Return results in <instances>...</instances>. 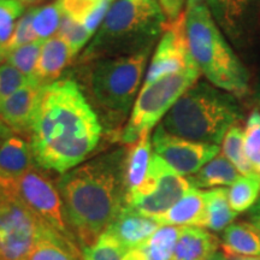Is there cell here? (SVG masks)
<instances>
[{
	"mask_svg": "<svg viewBox=\"0 0 260 260\" xmlns=\"http://www.w3.org/2000/svg\"><path fill=\"white\" fill-rule=\"evenodd\" d=\"M103 125L77 81L44 86L29 130L35 165L63 175L87 161L99 145Z\"/></svg>",
	"mask_w": 260,
	"mask_h": 260,
	"instance_id": "cell-1",
	"label": "cell"
},
{
	"mask_svg": "<svg viewBox=\"0 0 260 260\" xmlns=\"http://www.w3.org/2000/svg\"><path fill=\"white\" fill-rule=\"evenodd\" d=\"M125 151L98 155L57 180L67 222L80 249L93 245L125 206Z\"/></svg>",
	"mask_w": 260,
	"mask_h": 260,
	"instance_id": "cell-2",
	"label": "cell"
},
{
	"mask_svg": "<svg viewBox=\"0 0 260 260\" xmlns=\"http://www.w3.org/2000/svg\"><path fill=\"white\" fill-rule=\"evenodd\" d=\"M152 50L149 46L129 56L80 65V87L110 130L118 129L133 110Z\"/></svg>",
	"mask_w": 260,
	"mask_h": 260,
	"instance_id": "cell-3",
	"label": "cell"
},
{
	"mask_svg": "<svg viewBox=\"0 0 260 260\" xmlns=\"http://www.w3.org/2000/svg\"><path fill=\"white\" fill-rule=\"evenodd\" d=\"M168 18L158 0H115L77 64L136 53L154 46Z\"/></svg>",
	"mask_w": 260,
	"mask_h": 260,
	"instance_id": "cell-4",
	"label": "cell"
},
{
	"mask_svg": "<svg viewBox=\"0 0 260 260\" xmlns=\"http://www.w3.org/2000/svg\"><path fill=\"white\" fill-rule=\"evenodd\" d=\"M243 119L239 98L199 80L177 100L160 124L172 135L219 146L229 129Z\"/></svg>",
	"mask_w": 260,
	"mask_h": 260,
	"instance_id": "cell-5",
	"label": "cell"
},
{
	"mask_svg": "<svg viewBox=\"0 0 260 260\" xmlns=\"http://www.w3.org/2000/svg\"><path fill=\"white\" fill-rule=\"evenodd\" d=\"M186 12L190 54L200 74L213 86L240 98L249 92V73L220 30L207 5Z\"/></svg>",
	"mask_w": 260,
	"mask_h": 260,
	"instance_id": "cell-6",
	"label": "cell"
},
{
	"mask_svg": "<svg viewBox=\"0 0 260 260\" xmlns=\"http://www.w3.org/2000/svg\"><path fill=\"white\" fill-rule=\"evenodd\" d=\"M200 71L197 65L180 73L168 75L154 82L142 86L124 128L121 141L125 146L134 144L140 136L151 133L164 119L180 98L199 81Z\"/></svg>",
	"mask_w": 260,
	"mask_h": 260,
	"instance_id": "cell-7",
	"label": "cell"
},
{
	"mask_svg": "<svg viewBox=\"0 0 260 260\" xmlns=\"http://www.w3.org/2000/svg\"><path fill=\"white\" fill-rule=\"evenodd\" d=\"M47 230L21 199L14 182L0 181V260H25Z\"/></svg>",
	"mask_w": 260,
	"mask_h": 260,
	"instance_id": "cell-8",
	"label": "cell"
},
{
	"mask_svg": "<svg viewBox=\"0 0 260 260\" xmlns=\"http://www.w3.org/2000/svg\"><path fill=\"white\" fill-rule=\"evenodd\" d=\"M190 188L187 177L177 174L153 152L147 176L141 186L126 195L125 206L152 218L167 212Z\"/></svg>",
	"mask_w": 260,
	"mask_h": 260,
	"instance_id": "cell-9",
	"label": "cell"
},
{
	"mask_svg": "<svg viewBox=\"0 0 260 260\" xmlns=\"http://www.w3.org/2000/svg\"><path fill=\"white\" fill-rule=\"evenodd\" d=\"M47 172L35 165L14 182L15 189L23 203L45 225L68 241L77 245L67 222L63 200L57 183H54Z\"/></svg>",
	"mask_w": 260,
	"mask_h": 260,
	"instance_id": "cell-10",
	"label": "cell"
},
{
	"mask_svg": "<svg viewBox=\"0 0 260 260\" xmlns=\"http://www.w3.org/2000/svg\"><path fill=\"white\" fill-rule=\"evenodd\" d=\"M195 61L190 54L186 31V12L165 24L157 47L152 54L144 84H149L161 77L180 73L193 67Z\"/></svg>",
	"mask_w": 260,
	"mask_h": 260,
	"instance_id": "cell-11",
	"label": "cell"
},
{
	"mask_svg": "<svg viewBox=\"0 0 260 260\" xmlns=\"http://www.w3.org/2000/svg\"><path fill=\"white\" fill-rule=\"evenodd\" d=\"M153 152L181 176L188 177L219 154L218 145L203 144L172 135L159 124L152 135Z\"/></svg>",
	"mask_w": 260,
	"mask_h": 260,
	"instance_id": "cell-12",
	"label": "cell"
},
{
	"mask_svg": "<svg viewBox=\"0 0 260 260\" xmlns=\"http://www.w3.org/2000/svg\"><path fill=\"white\" fill-rule=\"evenodd\" d=\"M211 15L229 41L246 47L260 25V0H209Z\"/></svg>",
	"mask_w": 260,
	"mask_h": 260,
	"instance_id": "cell-13",
	"label": "cell"
},
{
	"mask_svg": "<svg viewBox=\"0 0 260 260\" xmlns=\"http://www.w3.org/2000/svg\"><path fill=\"white\" fill-rule=\"evenodd\" d=\"M42 87L32 80L27 86L0 103V118L17 135L29 134Z\"/></svg>",
	"mask_w": 260,
	"mask_h": 260,
	"instance_id": "cell-14",
	"label": "cell"
},
{
	"mask_svg": "<svg viewBox=\"0 0 260 260\" xmlns=\"http://www.w3.org/2000/svg\"><path fill=\"white\" fill-rule=\"evenodd\" d=\"M161 225L149 217L142 216L124 206L106 233L112 235L126 251L144 245Z\"/></svg>",
	"mask_w": 260,
	"mask_h": 260,
	"instance_id": "cell-15",
	"label": "cell"
},
{
	"mask_svg": "<svg viewBox=\"0 0 260 260\" xmlns=\"http://www.w3.org/2000/svg\"><path fill=\"white\" fill-rule=\"evenodd\" d=\"M74 53L69 45L59 37L44 41L35 68L34 80L41 86H47L60 79L67 68L74 63Z\"/></svg>",
	"mask_w": 260,
	"mask_h": 260,
	"instance_id": "cell-16",
	"label": "cell"
},
{
	"mask_svg": "<svg viewBox=\"0 0 260 260\" xmlns=\"http://www.w3.org/2000/svg\"><path fill=\"white\" fill-rule=\"evenodd\" d=\"M34 167L29 140L14 134L0 145V181H17Z\"/></svg>",
	"mask_w": 260,
	"mask_h": 260,
	"instance_id": "cell-17",
	"label": "cell"
},
{
	"mask_svg": "<svg viewBox=\"0 0 260 260\" xmlns=\"http://www.w3.org/2000/svg\"><path fill=\"white\" fill-rule=\"evenodd\" d=\"M220 240L199 226H182L171 260H209L218 251Z\"/></svg>",
	"mask_w": 260,
	"mask_h": 260,
	"instance_id": "cell-18",
	"label": "cell"
},
{
	"mask_svg": "<svg viewBox=\"0 0 260 260\" xmlns=\"http://www.w3.org/2000/svg\"><path fill=\"white\" fill-rule=\"evenodd\" d=\"M205 213V190L191 187L167 212L152 217L160 225L199 226Z\"/></svg>",
	"mask_w": 260,
	"mask_h": 260,
	"instance_id": "cell-19",
	"label": "cell"
},
{
	"mask_svg": "<svg viewBox=\"0 0 260 260\" xmlns=\"http://www.w3.org/2000/svg\"><path fill=\"white\" fill-rule=\"evenodd\" d=\"M151 133L140 136L138 141L126 146L124 158V187L125 197L133 193L145 181L153 157Z\"/></svg>",
	"mask_w": 260,
	"mask_h": 260,
	"instance_id": "cell-20",
	"label": "cell"
},
{
	"mask_svg": "<svg viewBox=\"0 0 260 260\" xmlns=\"http://www.w3.org/2000/svg\"><path fill=\"white\" fill-rule=\"evenodd\" d=\"M220 247L226 256H260V234L249 222H234L223 232Z\"/></svg>",
	"mask_w": 260,
	"mask_h": 260,
	"instance_id": "cell-21",
	"label": "cell"
},
{
	"mask_svg": "<svg viewBox=\"0 0 260 260\" xmlns=\"http://www.w3.org/2000/svg\"><path fill=\"white\" fill-rule=\"evenodd\" d=\"M240 176L241 174L237 169L222 153H219L205 164L199 171L188 176L187 180L193 188L209 190L213 188L230 187Z\"/></svg>",
	"mask_w": 260,
	"mask_h": 260,
	"instance_id": "cell-22",
	"label": "cell"
},
{
	"mask_svg": "<svg viewBox=\"0 0 260 260\" xmlns=\"http://www.w3.org/2000/svg\"><path fill=\"white\" fill-rule=\"evenodd\" d=\"M236 217L228 199V188L205 190V213L200 228L213 233L224 232Z\"/></svg>",
	"mask_w": 260,
	"mask_h": 260,
	"instance_id": "cell-23",
	"label": "cell"
},
{
	"mask_svg": "<svg viewBox=\"0 0 260 260\" xmlns=\"http://www.w3.org/2000/svg\"><path fill=\"white\" fill-rule=\"evenodd\" d=\"M25 260H83L80 247L50 229L40 237Z\"/></svg>",
	"mask_w": 260,
	"mask_h": 260,
	"instance_id": "cell-24",
	"label": "cell"
},
{
	"mask_svg": "<svg viewBox=\"0 0 260 260\" xmlns=\"http://www.w3.org/2000/svg\"><path fill=\"white\" fill-rule=\"evenodd\" d=\"M222 154L245 176H258L255 169L246 154L245 128L235 125L226 133L222 141ZM259 177V176H258Z\"/></svg>",
	"mask_w": 260,
	"mask_h": 260,
	"instance_id": "cell-25",
	"label": "cell"
},
{
	"mask_svg": "<svg viewBox=\"0 0 260 260\" xmlns=\"http://www.w3.org/2000/svg\"><path fill=\"white\" fill-rule=\"evenodd\" d=\"M260 198V177L241 175L228 188V199L233 211L242 213L249 211Z\"/></svg>",
	"mask_w": 260,
	"mask_h": 260,
	"instance_id": "cell-26",
	"label": "cell"
},
{
	"mask_svg": "<svg viewBox=\"0 0 260 260\" xmlns=\"http://www.w3.org/2000/svg\"><path fill=\"white\" fill-rule=\"evenodd\" d=\"M63 16L64 12L57 0L50 4L32 8L31 25L38 40L46 41L56 37Z\"/></svg>",
	"mask_w": 260,
	"mask_h": 260,
	"instance_id": "cell-27",
	"label": "cell"
},
{
	"mask_svg": "<svg viewBox=\"0 0 260 260\" xmlns=\"http://www.w3.org/2000/svg\"><path fill=\"white\" fill-rule=\"evenodd\" d=\"M181 230L182 226L161 225L144 245L139 247L152 260H171Z\"/></svg>",
	"mask_w": 260,
	"mask_h": 260,
	"instance_id": "cell-28",
	"label": "cell"
},
{
	"mask_svg": "<svg viewBox=\"0 0 260 260\" xmlns=\"http://www.w3.org/2000/svg\"><path fill=\"white\" fill-rule=\"evenodd\" d=\"M18 0H0V64L6 61V45L11 39L18 19L27 11Z\"/></svg>",
	"mask_w": 260,
	"mask_h": 260,
	"instance_id": "cell-29",
	"label": "cell"
},
{
	"mask_svg": "<svg viewBox=\"0 0 260 260\" xmlns=\"http://www.w3.org/2000/svg\"><path fill=\"white\" fill-rule=\"evenodd\" d=\"M81 253L83 260H123L126 249L105 232L93 245L81 249Z\"/></svg>",
	"mask_w": 260,
	"mask_h": 260,
	"instance_id": "cell-30",
	"label": "cell"
},
{
	"mask_svg": "<svg viewBox=\"0 0 260 260\" xmlns=\"http://www.w3.org/2000/svg\"><path fill=\"white\" fill-rule=\"evenodd\" d=\"M42 45H44V41L37 40L16 48L8 54L6 61L18 71H21L24 76L34 80L35 68H37Z\"/></svg>",
	"mask_w": 260,
	"mask_h": 260,
	"instance_id": "cell-31",
	"label": "cell"
},
{
	"mask_svg": "<svg viewBox=\"0 0 260 260\" xmlns=\"http://www.w3.org/2000/svg\"><path fill=\"white\" fill-rule=\"evenodd\" d=\"M57 37L63 39L69 45L74 56L77 57L80 56V52L84 50L87 45L89 44L93 35L80 22L75 21L74 18L64 15L63 18H61L60 27L57 32Z\"/></svg>",
	"mask_w": 260,
	"mask_h": 260,
	"instance_id": "cell-32",
	"label": "cell"
},
{
	"mask_svg": "<svg viewBox=\"0 0 260 260\" xmlns=\"http://www.w3.org/2000/svg\"><path fill=\"white\" fill-rule=\"evenodd\" d=\"M246 154L254 169L260 164V110L254 109L245 126ZM256 172V171H255Z\"/></svg>",
	"mask_w": 260,
	"mask_h": 260,
	"instance_id": "cell-33",
	"label": "cell"
},
{
	"mask_svg": "<svg viewBox=\"0 0 260 260\" xmlns=\"http://www.w3.org/2000/svg\"><path fill=\"white\" fill-rule=\"evenodd\" d=\"M30 81L32 80L24 76L8 61L0 64V103L27 86Z\"/></svg>",
	"mask_w": 260,
	"mask_h": 260,
	"instance_id": "cell-34",
	"label": "cell"
},
{
	"mask_svg": "<svg viewBox=\"0 0 260 260\" xmlns=\"http://www.w3.org/2000/svg\"><path fill=\"white\" fill-rule=\"evenodd\" d=\"M31 17H32V8L28 9L25 14L18 19L17 24L12 34L11 39L6 45V54L10 52L16 50V48L24 46V45L30 44L32 41H37L38 38L35 35L34 30H32L31 25Z\"/></svg>",
	"mask_w": 260,
	"mask_h": 260,
	"instance_id": "cell-35",
	"label": "cell"
},
{
	"mask_svg": "<svg viewBox=\"0 0 260 260\" xmlns=\"http://www.w3.org/2000/svg\"><path fill=\"white\" fill-rule=\"evenodd\" d=\"M57 2L63 10L64 15L81 23L104 0H57Z\"/></svg>",
	"mask_w": 260,
	"mask_h": 260,
	"instance_id": "cell-36",
	"label": "cell"
},
{
	"mask_svg": "<svg viewBox=\"0 0 260 260\" xmlns=\"http://www.w3.org/2000/svg\"><path fill=\"white\" fill-rule=\"evenodd\" d=\"M187 0H158L168 21H174L184 12Z\"/></svg>",
	"mask_w": 260,
	"mask_h": 260,
	"instance_id": "cell-37",
	"label": "cell"
},
{
	"mask_svg": "<svg viewBox=\"0 0 260 260\" xmlns=\"http://www.w3.org/2000/svg\"><path fill=\"white\" fill-rule=\"evenodd\" d=\"M248 222L251 223L260 234V198L255 203L254 206L248 211Z\"/></svg>",
	"mask_w": 260,
	"mask_h": 260,
	"instance_id": "cell-38",
	"label": "cell"
},
{
	"mask_svg": "<svg viewBox=\"0 0 260 260\" xmlns=\"http://www.w3.org/2000/svg\"><path fill=\"white\" fill-rule=\"evenodd\" d=\"M123 260H152L149 256L146 254L144 249L141 247H136V248H132L126 251L124 259Z\"/></svg>",
	"mask_w": 260,
	"mask_h": 260,
	"instance_id": "cell-39",
	"label": "cell"
},
{
	"mask_svg": "<svg viewBox=\"0 0 260 260\" xmlns=\"http://www.w3.org/2000/svg\"><path fill=\"white\" fill-rule=\"evenodd\" d=\"M15 133L9 128L8 124H6L2 118H0V145H2L6 139H9L10 136H12Z\"/></svg>",
	"mask_w": 260,
	"mask_h": 260,
	"instance_id": "cell-40",
	"label": "cell"
},
{
	"mask_svg": "<svg viewBox=\"0 0 260 260\" xmlns=\"http://www.w3.org/2000/svg\"><path fill=\"white\" fill-rule=\"evenodd\" d=\"M209 0H187L186 2V8H184V11H188V10L195 8L198 5H206Z\"/></svg>",
	"mask_w": 260,
	"mask_h": 260,
	"instance_id": "cell-41",
	"label": "cell"
},
{
	"mask_svg": "<svg viewBox=\"0 0 260 260\" xmlns=\"http://www.w3.org/2000/svg\"><path fill=\"white\" fill-rule=\"evenodd\" d=\"M253 95H254V99L256 103H260V76L259 79L256 80L255 86H254V90H253Z\"/></svg>",
	"mask_w": 260,
	"mask_h": 260,
	"instance_id": "cell-42",
	"label": "cell"
},
{
	"mask_svg": "<svg viewBox=\"0 0 260 260\" xmlns=\"http://www.w3.org/2000/svg\"><path fill=\"white\" fill-rule=\"evenodd\" d=\"M209 260H228V256L224 254L223 251H219L218 249V251L214 253V254L211 256Z\"/></svg>",
	"mask_w": 260,
	"mask_h": 260,
	"instance_id": "cell-43",
	"label": "cell"
},
{
	"mask_svg": "<svg viewBox=\"0 0 260 260\" xmlns=\"http://www.w3.org/2000/svg\"><path fill=\"white\" fill-rule=\"evenodd\" d=\"M228 260H260V256H228Z\"/></svg>",
	"mask_w": 260,
	"mask_h": 260,
	"instance_id": "cell-44",
	"label": "cell"
},
{
	"mask_svg": "<svg viewBox=\"0 0 260 260\" xmlns=\"http://www.w3.org/2000/svg\"><path fill=\"white\" fill-rule=\"evenodd\" d=\"M18 2L22 3V4L25 6H32V8H34V5L40 4V3L44 2V0H18Z\"/></svg>",
	"mask_w": 260,
	"mask_h": 260,
	"instance_id": "cell-45",
	"label": "cell"
},
{
	"mask_svg": "<svg viewBox=\"0 0 260 260\" xmlns=\"http://www.w3.org/2000/svg\"><path fill=\"white\" fill-rule=\"evenodd\" d=\"M258 109L260 110V103H258Z\"/></svg>",
	"mask_w": 260,
	"mask_h": 260,
	"instance_id": "cell-46",
	"label": "cell"
}]
</instances>
